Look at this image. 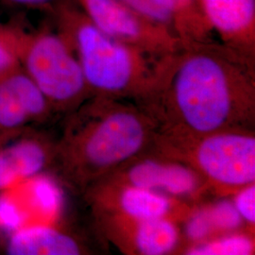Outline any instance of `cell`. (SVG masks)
I'll list each match as a JSON object with an SVG mask.
<instances>
[{
  "label": "cell",
  "mask_w": 255,
  "mask_h": 255,
  "mask_svg": "<svg viewBox=\"0 0 255 255\" xmlns=\"http://www.w3.org/2000/svg\"><path fill=\"white\" fill-rule=\"evenodd\" d=\"M110 228L119 230L120 245H130L131 252L141 255H169L180 243V231L176 220L168 218L131 220L111 216Z\"/></svg>",
  "instance_id": "12"
},
{
  "label": "cell",
  "mask_w": 255,
  "mask_h": 255,
  "mask_svg": "<svg viewBox=\"0 0 255 255\" xmlns=\"http://www.w3.org/2000/svg\"><path fill=\"white\" fill-rule=\"evenodd\" d=\"M57 0H0V2L25 8H46L53 6Z\"/></svg>",
  "instance_id": "21"
},
{
  "label": "cell",
  "mask_w": 255,
  "mask_h": 255,
  "mask_svg": "<svg viewBox=\"0 0 255 255\" xmlns=\"http://www.w3.org/2000/svg\"><path fill=\"white\" fill-rule=\"evenodd\" d=\"M6 28L22 69L55 112H73L91 97L73 49L60 32Z\"/></svg>",
  "instance_id": "5"
},
{
  "label": "cell",
  "mask_w": 255,
  "mask_h": 255,
  "mask_svg": "<svg viewBox=\"0 0 255 255\" xmlns=\"http://www.w3.org/2000/svg\"><path fill=\"white\" fill-rule=\"evenodd\" d=\"M232 201L239 216L250 226L255 224V184L246 185L233 194Z\"/></svg>",
  "instance_id": "19"
},
{
  "label": "cell",
  "mask_w": 255,
  "mask_h": 255,
  "mask_svg": "<svg viewBox=\"0 0 255 255\" xmlns=\"http://www.w3.org/2000/svg\"><path fill=\"white\" fill-rule=\"evenodd\" d=\"M27 129H25V130H7V129H3L0 128V148L4 145H6L10 140L16 138L19 135H21L22 133H24L25 131H27Z\"/></svg>",
  "instance_id": "22"
},
{
  "label": "cell",
  "mask_w": 255,
  "mask_h": 255,
  "mask_svg": "<svg viewBox=\"0 0 255 255\" xmlns=\"http://www.w3.org/2000/svg\"><path fill=\"white\" fill-rule=\"evenodd\" d=\"M216 236L237 232L245 222L239 216L232 200L220 199L205 205Z\"/></svg>",
  "instance_id": "17"
},
{
  "label": "cell",
  "mask_w": 255,
  "mask_h": 255,
  "mask_svg": "<svg viewBox=\"0 0 255 255\" xmlns=\"http://www.w3.org/2000/svg\"><path fill=\"white\" fill-rule=\"evenodd\" d=\"M20 68H22L21 64L8 36L6 26L0 24V79Z\"/></svg>",
  "instance_id": "20"
},
{
  "label": "cell",
  "mask_w": 255,
  "mask_h": 255,
  "mask_svg": "<svg viewBox=\"0 0 255 255\" xmlns=\"http://www.w3.org/2000/svg\"><path fill=\"white\" fill-rule=\"evenodd\" d=\"M92 23L110 37L151 54L167 56L182 46L169 28L139 14L119 0H76Z\"/></svg>",
  "instance_id": "6"
},
{
  "label": "cell",
  "mask_w": 255,
  "mask_h": 255,
  "mask_svg": "<svg viewBox=\"0 0 255 255\" xmlns=\"http://www.w3.org/2000/svg\"><path fill=\"white\" fill-rule=\"evenodd\" d=\"M175 17L176 32L182 42L210 41L211 33L197 0H172Z\"/></svg>",
  "instance_id": "15"
},
{
  "label": "cell",
  "mask_w": 255,
  "mask_h": 255,
  "mask_svg": "<svg viewBox=\"0 0 255 255\" xmlns=\"http://www.w3.org/2000/svg\"><path fill=\"white\" fill-rule=\"evenodd\" d=\"M124 99L91 96L73 111L56 143L53 166L65 182L84 191L151 147L156 126Z\"/></svg>",
  "instance_id": "2"
},
{
  "label": "cell",
  "mask_w": 255,
  "mask_h": 255,
  "mask_svg": "<svg viewBox=\"0 0 255 255\" xmlns=\"http://www.w3.org/2000/svg\"><path fill=\"white\" fill-rule=\"evenodd\" d=\"M103 180L146 188L177 200L197 199L211 191L191 166L157 154L142 155Z\"/></svg>",
  "instance_id": "8"
},
{
  "label": "cell",
  "mask_w": 255,
  "mask_h": 255,
  "mask_svg": "<svg viewBox=\"0 0 255 255\" xmlns=\"http://www.w3.org/2000/svg\"><path fill=\"white\" fill-rule=\"evenodd\" d=\"M142 16L176 33V17L172 0H119ZM178 36V35H177Z\"/></svg>",
  "instance_id": "16"
},
{
  "label": "cell",
  "mask_w": 255,
  "mask_h": 255,
  "mask_svg": "<svg viewBox=\"0 0 255 255\" xmlns=\"http://www.w3.org/2000/svg\"><path fill=\"white\" fill-rule=\"evenodd\" d=\"M135 102L162 138L254 130L255 60L211 41L182 42L164 59L151 89Z\"/></svg>",
  "instance_id": "1"
},
{
  "label": "cell",
  "mask_w": 255,
  "mask_h": 255,
  "mask_svg": "<svg viewBox=\"0 0 255 255\" xmlns=\"http://www.w3.org/2000/svg\"><path fill=\"white\" fill-rule=\"evenodd\" d=\"M56 143L27 129L0 148V193L53 166Z\"/></svg>",
  "instance_id": "11"
},
{
  "label": "cell",
  "mask_w": 255,
  "mask_h": 255,
  "mask_svg": "<svg viewBox=\"0 0 255 255\" xmlns=\"http://www.w3.org/2000/svg\"><path fill=\"white\" fill-rule=\"evenodd\" d=\"M154 153L191 166L220 196L255 182V130H225L188 139L155 136Z\"/></svg>",
  "instance_id": "4"
},
{
  "label": "cell",
  "mask_w": 255,
  "mask_h": 255,
  "mask_svg": "<svg viewBox=\"0 0 255 255\" xmlns=\"http://www.w3.org/2000/svg\"><path fill=\"white\" fill-rule=\"evenodd\" d=\"M184 219V234L192 245L217 237L205 205L190 210Z\"/></svg>",
  "instance_id": "18"
},
{
  "label": "cell",
  "mask_w": 255,
  "mask_h": 255,
  "mask_svg": "<svg viewBox=\"0 0 255 255\" xmlns=\"http://www.w3.org/2000/svg\"><path fill=\"white\" fill-rule=\"evenodd\" d=\"M55 8L59 32L72 47L92 96L137 101L151 89L168 55L151 54L110 37L78 6L59 3Z\"/></svg>",
  "instance_id": "3"
},
{
  "label": "cell",
  "mask_w": 255,
  "mask_h": 255,
  "mask_svg": "<svg viewBox=\"0 0 255 255\" xmlns=\"http://www.w3.org/2000/svg\"><path fill=\"white\" fill-rule=\"evenodd\" d=\"M55 111L27 73L18 70L0 79V128L25 130L33 122L46 121Z\"/></svg>",
  "instance_id": "10"
},
{
  "label": "cell",
  "mask_w": 255,
  "mask_h": 255,
  "mask_svg": "<svg viewBox=\"0 0 255 255\" xmlns=\"http://www.w3.org/2000/svg\"><path fill=\"white\" fill-rule=\"evenodd\" d=\"M83 251L82 243L72 235L46 224L16 229L5 244L9 255H79Z\"/></svg>",
  "instance_id": "13"
},
{
  "label": "cell",
  "mask_w": 255,
  "mask_h": 255,
  "mask_svg": "<svg viewBox=\"0 0 255 255\" xmlns=\"http://www.w3.org/2000/svg\"><path fill=\"white\" fill-rule=\"evenodd\" d=\"M94 215L110 214L131 220L185 219L190 207L181 200L146 188L102 180L84 190Z\"/></svg>",
  "instance_id": "7"
},
{
  "label": "cell",
  "mask_w": 255,
  "mask_h": 255,
  "mask_svg": "<svg viewBox=\"0 0 255 255\" xmlns=\"http://www.w3.org/2000/svg\"><path fill=\"white\" fill-rule=\"evenodd\" d=\"M211 32L223 46L255 60V0H197Z\"/></svg>",
  "instance_id": "9"
},
{
  "label": "cell",
  "mask_w": 255,
  "mask_h": 255,
  "mask_svg": "<svg viewBox=\"0 0 255 255\" xmlns=\"http://www.w3.org/2000/svg\"><path fill=\"white\" fill-rule=\"evenodd\" d=\"M189 255H251L255 254V238L251 234L233 232L193 244L185 250Z\"/></svg>",
  "instance_id": "14"
}]
</instances>
